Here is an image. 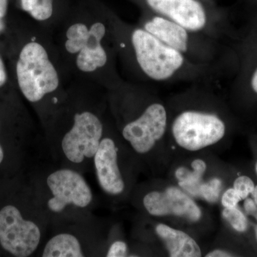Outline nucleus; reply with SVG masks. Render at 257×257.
I'll return each instance as SVG.
<instances>
[{"instance_id":"f257e3e1","label":"nucleus","mask_w":257,"mask_h":257,"mask_svg":"<svg viewBox=\"0 0 257 257\" xmlns=\"http://www.w3.org/2000/svg\"><path fill=\"white\" fill-rule=\"evenodd\" d=\"M104 131L96 106L65 99L45 130V150L57 165L84 175L92 169Z\"/></svg>"},{"instance_id":"f03ea898","label":"nucleus","mask_w":257,"mask_h":257,"mask_svg":"<svg viewBox=\"0 0 257 257\" xmlns=\"http://www.w3.org/2000/svg\"><path fill=\"white\" fill-rule=\"evenodd\" d=\"M29 185L48 219L50 229L94 215L95 199L84 175L57 165L47 154L32 169Z\"/></svg>"},{"instance_id":"7ed1b4c3","label":"nucleus","mask_w":257,"mask_h":257,"mask_svg":"<svg viewBox=\"0 0 257 257\" xmlns=\"http://www.w3.org/2000/svg\"><path fill=\"white\" fill-rule=\"evenodd\" d=\"M19 87L27 100L38 106L46 128L51 119L48 99L60 85V79L47 50L37 42H29L20 52L17 63Z\"/></svg>"},{"instance_id":"20e7f679","label":"nucleus","mask_w":257,"mask_h":257,"mask_svg":"<svg viewBox=\"0 0 257 257\" xmlns=\"http://www.w3.org/2000/svg\"><path fill=\"white\" fill-rule=\"evenodd\" d=\"M49 231L50 222L38 204L26 213L13 204L0 209V245L13 256L37 254Z\"/></svg>"},{"instance_id":"39448f33","label":"nucleus","mask_w":257,"mask_h":257,"mask_svg":"<svg viewBox=\"0 0 257 257\" xmlns=\"http://www.w3.org/2000/svg\"><path fill=\"white\" fill-rule=\"evenodd\" d=\"M50 234L37 251L42 257L105 256L108 243L104 229L93 215L83 220L51 228Z\"/></svg>"},{"instance_id":"423d86ee","label":"nucleus","mask_w":257,"mask_h":257,"mask_svg":"<svg viewBox=\"0 0 257 257\" xmlns=\"http://www.w3.org/2000/svg\"><path fill=\"white\" fill-rule=\"evenodd\" d=\"M132 40L138 63L150 78H170L183 64L184 57L180 52L165 45L146 30H135Z\"/></svg>"},{"instance_id":"0eeeda50","label":"nucleus","mask_w":257,"mask_h":257,"mask_svg":"<svg viewBox=\"0 0 257 257\" xmlns=\"http://www.w3.org/2000/svg\"><path fill=\"white\" fill-rule=\"evenodd\" d=\"M224 121L216 115L187 111L179 114L172 125V134L179 147L196 152L215 145L224 138Z\"/></svg>"},{"instance_id":"6e6552de","label":"nucleus","mask_w":257,"mask_h":257,"mask_svg":"<svg viewBox=\"0 0 257 257\" xmlns=\"http://www.w3.org/2000/svg\"><path fill=\"white\" fill-rule=\"evenodd\" d=\"M121 145L105 127L93 158L92 169L101 191L109 197H121L127 189L121 165Z\"/></svg>"},{"instance_id":"1a4fd4ad","label":"nucleus","mask_w":257,"mask_h":257,"mask_svg":"<svg viewBox=\"0 0 257 257\" xmlns=\"http://www.w3.org/2000/svg\"><path fill=\"white\" fill-rule=\"evenodd\" d=\"M167 116L165 108L155 103L148 106L137 119L126 123L121 137L132 151L144 156L153 150L165 135Z\"/></svg>"},{"instance_id":"9d476101","label":"nucleus","mask_w":257,"mask_h":257,"mask_svg":"<svg viewBox=\"0 0 257 257\" xmlns=\"http://www.w3.org/2000/svg\"><path fill=\"white\" fill-rule=\"evenodd\" d=\"M143 205L150 215L176 216L197 222L202 218V211L192 198L175 187L163 192L152 191L143 198Z\"/></svg>"},{"instance_id":"9b49d317","label":"nucleus","mask_w":257,"mask_h":257,"mask_svg":"<svg viewBox=\"0 0 257 257\" xmlns=\"http://www.w3.org/2000/svg\"><path fill=\"white\" fill-rule=\"evenodd\" d=\"M150 7L187 30H202L207 23L202 5L197 0H147Z\"/></svg>"},{"instance_id":"f8f14e48","label":"nucleus","mask_w":257,"mask_h":257,"mask_svg":"<svg viewBox=\"0 0 257 257\" xmlns=\"http://www.w3.org/2000/svg\"><path fill=\"white\" fill-rule=\"evenodd\" d=\"M105 33V27L102 23H94L90 27L85 46L79 52L76 60L79 70L92 72L105 65L107 55L101 45Z\"/></svg>"},{"instance_id":"ddd939ff","label":"nucleus","mask_w":257,"mask_h":257,"mask_svg":"<svg viewBox=\"0 0 257 257\" xmlns=\"http://www.w3.org/2000/svg\"><path fill=\"white\" fill-rule=\"evenodd\" d=\"M157 236L165 243L171 257H199L202 251L192 237L168 225L159 224L155 228Z\"/></svg>"},{"instance_id":"4468645a","label":"nucleus","mask_w":257,"mask_h":257,"mask_svg":"<svg viewBox=\"0 0 257 257\" xmlns=\"http://www.w3.org/2000/svg\"><path fill=\"white\" fill-rule=\"evenodd\" d=\"M145 30L165 43L180 52L187 50L188 35L187 30L173 21L155 17L145 25Z\"/></svg>"},{"instance_id":"2eb2a0df","label":"nucleus","mask_w":257,"mask_h":257,"mask_svg":"<svg viewBox=\"0 0 257 257\" xmlns=\"http://www.w3.org/2000/svg\"><path fill=\"white\" fill-rule=\"evenodd\" d=\"M192 170L187 167H179L175 172V177L179 185L184 190L193 196H199V187L202 183V177L207 170V164L201 159L194 160L192 163Z\"/></svg>"},{"instance_id":"dca6fc26","label":"nucleus","mask_w":257,"mask_h":257,"mask_svg":"<svg viewBox=\"0 0 257 257\" xmlns=\"http://www.w3.org/2000/svg\"><path fill=\"white\" fill-rule=\"evenodd\" d=\"M89 34V28L83 23L71 25L66 33V50L70 54H78L85 46Z\"/></svg>"},{"instance_id":"f3484780","label":"nucleus","mask_w":257,"mask_h":257,"mask_svg":"<svg viewBox=\"0 0 257 257\" xmlns=\"http://www.w3.org/2000/svg\"><path fill=\"white\" fill-rule=\"evenodd\" d=\"M21 3L23 9L40 21L50 18L53 13L52 0H22Z\"/></svg>"},{"instance_id":"a211bd4d","label":"nucleus","mask_w":257,"mask_h":257,"mask_svg":"<svg viewBox=\"0 0 257 257\" xmlns=\"http://www.w3.org/2000/svg\"><path fill=\"white\" fill-rule=\"evenodd\" d=\"M222 216L238 232H244L247 229L248 222L246 216L236 207L224 208Z\"/></svg>"},{"instance_id":"6ab92c4d","label":"nucleus","mask_w":257,"mask_h":257,"mask_svg":"<svg viewBox=\"0 0 257 257\" xmlns=\"http://www.w3.org/2000/svg\"><path fill=\"white\" fill-rule=\"evenodd\" d=\"M222 188V182L221 179L213 178L207 182L201 184L199 187V196L204 198L209 203H214L217 201Z\"/></svg>"},{"instance_id":"aec40b11","label":"nucleus","mask_w":257,"mask_h":257,"mask_svg":"<svg viewBox=\"0 0 257 257\" xmlns=\"http://www.w3.org/2000/svg\"><path fill=\"white\" fill-rule=\"evenodd\" d=\"M254 187L252 179L248 176L242 175L235 179L233 188L239 194L241 199H245L250 194H252Z\"/></svg>"},{"instance_id":"412c9836","label":"nucleus","mask_w":257,"mask_h":257,"mask_svg":"<svg viewBox=\"0 0 257 257\" xmlns=\"http://www.w3.org/2000/svg\"><path fill=\"white\" fill-rule=\"evenodd\" d=\"M127 244L122 240H115L111 243H108L106 257H125L128 256Z\"/></svg>"},{"instance_id":"4be33fe9","label":"nucleus","mask_w":257,"mask_h":257,"mask_svg":"<svg viewBox=\"0 0 257 257\" xmlns=\"http://www.w3.org/2000/svg\"><path fill=\"white\" fill-rule=\"evenodd\" d=\"M241 200L242 199L236 191L234 188H230L223 194L221 204L224 208L236 207Z\"/></svg>"},{"instance_id":"5701e85b","label":"nucleus","mask_w":257,"mask_h":257,"mask_svg":"<svg viewBox=\"0 0 257 257\" xmlns=\"http://www.w3.org/2000/svg\"><path fill=\"white\" fill-rule=\"evenodd\" d=\"M243 208H244V210L248 215L253 216L257 221V205L256 203L253 202V199L248 197L245 199L244 203H243ZM255 234H256L257 241V225L255 226Z\"/></svg>"},{"instance_id":"b1692460","label":"nucleus","mask_w":257,"mask_h":257,"mask_svg":"<svg viewBox=\"0 0 257 257\" xmlns=\"http://www.w3.org/2000/svg\"><path fill=\"white\" fill-rule=\"evenodd\" d=\"M207 257H230L234 256L232 253L221 249H215L210 251L206 255Z\"/></svg>"},{"instance_id":"393cba45","label":"nucleus","mask_w":257,"mask_h":257,"mask_svg":"<svg viewBox=\"0 0 257 257\" xmlns=\"http://www.w3.org/2000/svg\"><path fill=\"white\" fill-rule=\"evenodd\" d=\"M7 81V72L5 64L0 57V87H3Z\"/></svg>"},{"instance_id":"a878e982","label":"nucleus","mask_w":257,"mask_h":257,"mask_svg":"<svg viewBox=\"0 0 257 257\" xmlns=\"http://www.w3.org/2000/svg\"><path fill=\"white\" fill-rule=\"evenodd\" d=\"M250 84H251V89H252L253 92L257 94V67L254 72H253L252 76H251Z\"/></svg>"},{"instance_id":"bb28decb","label":"nucleus","mask_w":257,"mask_h":257,"mask_svg":"<svg viewBox=\"0 0 257 257\" xmlns=\"http://www.w3.org/2000/svg\"><path fill=\"white\" fill-rule=\"evenodd\" d=\"M8 9V0H0V18H4Z\"/></svg>"},{"instance_id":"cd10ccee","label":"nucleus","mask_w":257,"mask_h":257,"mask_svg":"<svg viewBox=\"0 0 257 257\" xmlns=\"http://www.w3.org/2000/svg\"><path fill=\"white\" fill-rule=\"evenodd\" d=\"M0 133H1V124H0ZM5 158H6V154H5L4 146L2 145L0 141V166L4 163Z\"/></svg>"},{"instance_id":"c85d7f7f","label":"nucleus","mask_w":257,"mask_h":257,"mask_svg":"<svg viewBox=\"0 0 257 257\" xmlns=\"http://www.w3.org/2000/svg\"><path fill=\"white\" fill-rule=\"evenodd\" d=\"M252 194L253 196V202L256 203L257 205V185L255 186L254 189H253L252 194Z\"/></svg>"},{"instance_id":"c756f323","label":"nucleus","mask_w":257,"mask_h":257,"mask_svg":"<svg viewBox=\"0 0 257 257\" xmlns=\"http://www.w3.org/2000/svg\"><path fill=\"white\" fill-rule=\"evenodd\" d=\"M255 171H256V173L257 175V162L256 163V166H255Z\"/></svg>"}]
</instances>
